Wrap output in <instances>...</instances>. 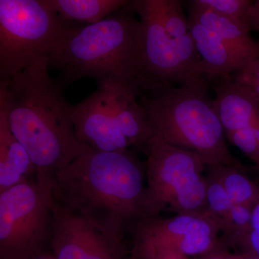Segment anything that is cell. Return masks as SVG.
Returning <instances> with one entry per match:
<instances>
[{
    "mask_svg": "<svg viewBox=\"0 0 259 259\" xmlns=\"http://www.w3.org/2000/svg\"><path fill=\"white\" fill-rule=\"evenodd\" d=\"M187 20L191 36L200 58L201 74L206 79L210 81L232 74L249 63L192 17H187Z\"/></svg>",
    "mask_w": 259,
    "mask_h": 259,
    "instance_id": "4fadbf2b",
    "label": "cell"
},
{
    "mask_svg": "<svg viewBox=\"0 0 259 259\" xmlns=\"http://www.w3.org/2000/svg\"><path fill=\"white\" fill-rule=\"evenodd\" d=\"M90 96L71 105L76 135L83 144L98 151L146 149L153 131L132 83L118 79L97 82Z\"/></svg>",
    "mask_w": 259,
    "mask_h": 259,
    "instance_id": "5b68a950",
    "label": "cell"
},
{
    "mask_svg": "<svg viewBox=\"0 0 259 259\" xmlns=\"http://www.w3.org/2000/svg\"><path fill=\"white\" fill-rule=\"evenodd\" d=\"M208 81L194 78L180 86L142 93L140 102L153 136L195 153L206 166L223 164L242 170L228 149L224 129L208 97Z\"/></svg>",
    "mask_w": 259,
    "mask_h": 259,
    "instance_id": "277c9868",
    "label": "cell"
},
{
    "mask_svg": "<svg viewBox=\"0 0 259 259\" xmlns=\"http://www.w3.org/2000/svg\"><path fill=\"white\" fill-rule=\"evenodd\" d=\"M193 259H235V253H232L228 250V247L222 241L221 244L218 245L212 251L202 256L197 257Z\"/></svg>",
    "mask_w": 259,
    "mask_h": 259,
    "instance_id": "603a6c76",
    "label": "cell"
},
{
    "mask_svg": "<svg viewBox=\"0 0 259 259\" xmlns=\"http://www.w3.org/2000/svg\"><path fill=\"white\" fill-rule=\"evenodd\" d=\"M256 166H257V168H258V171H259V162H258V163H257Z\"/></svg>",
    "mask_w": 259,
    "mask_h": 259,
    "instance_id": "83f0119b",
    "label": "cell"
},
{
    "mask_svg": "<svg viewBox=\"0 0 259 259\" xmlns=\"http://www.w3.org/2000/svg\"><path fill=\"white\" fill-rule=\"evenodd\" d=\"M129 231L133 234L131 259H149L161 250H175L189 258H197L222 243L220 227L208 213L143 217Z\"/></svg>",
    "mask_w": 259,
    "mask_h": 259,
    "instance_id": "30bf717a",
    "label": "cell"
},
{
    "mask_svg": "<svg viewBox=\"0 0 259 259\" xmlns=\"http://www.w3.org/2000/svg\"><path fill=\"white\" fill-rule=\"evenodd\" d=\"M197 3L238 19L250 28L249 15L253 0H195Z\"/></svg>",
    "mask_w": 259,
    "mask_h": 259,
    "instance_id": "ffe728a7",
    "label": "cell"
},
{
    "mask_svg": "<svg viewBox=\"0 0 259 259\" xmlns=\"http://www.w3.org/2000/svg\"><path fill=\"white\" fill-rule=\"evenodd\" d=\"M29 259H55L51 251H45Z\"/></svg>",
    "mask_w": 259,
    "mask_h": 259,
    "instance_id": "484cf974",
    "label": "cell"
},
{
    "mask_svg": "<svg viewBox=\"0 0 259 259\" xmlns=\"http://www.w3.org/2000/svg\"><path fill=\"white\" fill-rule=\"evenodd\" d=\"M236 248L238 253L259 256V200L253 206L249 229Z\"/></svg>",
    "mask_w": 259,
    "mask_h": 259,
    "instance_id": "44dd1931",
    "label": "cell"
},
{
    "mask_svg": "<svg viewBox=\"0 0 259 259\" xmlns=\"http://www.w3.org/2000/svg\"><path fill=\"white\" fill-rule=\"evenodd\" d=\"M213 106L225 134L248 127L259 117V99L248 88L236 82L231 74L215 78Z\"/></svg>",
    "mask_w": 259,
    "mask_h": 259,
    "instance_id": "7c38bea8",
    "label": "cell"
},
{
    "mask_svg": "<svg viewBox=\"0 0 259 259\" xmlns=\"http://www.w3.org/2000/svg\"><path fill=\"white\" fill-rule=\"evenodd\" d=\"M35 177V168L25 148L10 128L0 108V193Z\"/></svg>",
    "mask_w": 259,
    "mask_h": 259,
    "instance_id": "9a60e30c",
    "label": "cell"
},
{
    "mask_svg": "<svg viewBox=\"0 0 259 259\" xmlns=\"http://www.w3.org/2000/svg\"><path fill=\"white\" fill-rule=\"evenodd\" d=\"M145 162L147 185L143 217L207 214L206 164L198 155L168 144L154 135L148 141Z\"/></svg>",
    "mask_w": 259,
    "mask_h": 259,
    "instance_id": "8992f818",
    "label": "cell"
},
{
    "mask_svg": "<svg viewBox=\"0 0 259 259\" xmlns=\"http://www.w3.org/2000/svg\"><path fill=\"white\" fill-rule=\"evenodd\" d=\"M149 259H193V258H189L175 250H161L153 253Z\"/></svg>",
    "mask_w": 259,
    "mask_h": 259,
    "instance_id": "d4e9b609",
    "label": "cell"
},
{
    "mask_svg": "<svg viewBox=\"0 0 259 259\" xmlns=\"http://www.w3.org/2000/svg\"><path fill=\"white\" fill-rule=\"evenodd\" d=\"M145 162L131 149L89 148L56 176L54 201L81 214L104 231L123 239L143 216Z\"/></svg>",
    "mask_w": 259,
    "mask_h": 259,
    "instance_id": "7a4b0ae2",
    "label": "cell"
},
{
    "mask_svg": "<svg viewBox=\"0 0 259 259\" xmlns=\"http://www.w3.org/2000/svg\"><path fill=\"white\" fill-rule=\"evenodd\" d=\"M252 206L233 204L228 219L221 228V240L228 248H236L250 228Z\"/></svg>",
    "mask_w": 259,
    "mask_h": 259,
    "instance_id": "d6986e66",
    "label": "cell"
},
{
    "mask_svg": "<svg viewBox=\"0 0 259 259\" xmlns=\"http://www.w3.org/2000/svg\"><path fill=\"white\" fill-rule=\"evenodd\" d=\"M232 79L250 90L259 99V58L231 74Z\"/></svg>",
    "mask_w": 259,
    "mask_h": 259,
    "instance_id": "7402d4cb",
    "label": "cell"
},
{
    "mask_svg": "<svg viewBox=\"0 0 259 259\" xmlns=\"http://www.w3.org/2000/svg\"><path fill=\"white\" fill-rule=\"evenodd\" d=\"M51 251L55 259H131L123 239L55 202Z\"/></svg>",
    "mask_w": 259,
    "mask_h": 259,
    "instance_id": "8fae6325",
    "label": "cell"
},
{
    "mask_svg": "<svg viewBox=\"0 0 259 259\" xmlns=\"http://www.w3.org/2000/svg\"><path fill=\"white\" fill-rule=\"evenodd\" d=\"M47 58L62 87L93 78L97 82L122 80L141 91V25L125 8L95 23L71 22Z\"/></svg>",
    "mask_w": 259,
    "mask_h": 259,
    "instance_id": "3957f363",
    "label": "cell"
},
{
    "mask_svg": "<svg viewBox=\"0 0 259 259\" xmlns=\"http://www.w3.org/2000/svg\"><path fill=\"white\" fill-rule=\"evenodd\" d=\"M235 259H259V256L248 253H235Z\"/></svg>",
    "mask_w": 259,
    "mask_h": 259,
    "instance_id": "4316f807",
    "label": "cell"
},
{
    "mask_svg": "<svg viewBox=\"0 0 259 259\" xmlns=\"http://www.w3.org/2000/svg\"><path fill=\"white\" fill-rule=\"evenodd\" d=\"M71 23L51 0H0V81L47 57Z\"/></svg>",
    "mask_w": 259,
    "mask_h": 259,
    "instance_id": "52a82bcc",
    "label": "cell"
},
{
    "mask_svg": "<svg viewBox=\"0 0 259 259\" xmlns=\"http://www.w3.org/2000/svg\"><path fill=\"white\" fill-rule=\"evenodd\" d=\"M215 172L225 190L235 204L253 206L259 200V186L236 167L208 165Z\"/></svg>",
    "mask_w": 259,
    "mask_h": 259,
    "instance_id": "e0dca14e",
    "label": "cell"
},
{
    "mask_svg": "<svg viewBox=\"0 0 259 259\" xmlns=\"http://www.w3.org/2000/svg\"><path fill=\"white\" fill-rule=\"evenodd\" d=\"M125 8L139 16L141 25L143 93L203 77L195 47L177 41L169 35L155 0H130Z\"/></svg>",
    "mask_w": 259,
    "mask_h": 259,
    "instance_id": "9c48e42d",
    "label": "cell"
},
{
    "mask_svg": "<svg viewBox=\"0 0 259 259\" xmlns=\"http://www.w3.org/2000/svg\"><path fill=\"white\" fill-rule=\"evenodd\" d=\"M50 70L42 56L0 81V108L33 162L35 180L52 189L58 174L90 148L78 138L71 105Z\"/></svg>",
    "mask_w": 259,
    "mask_h": 259,
    "instance_id": "6da1fadb",
    "label": "cell"
},
{
    "mask_svg": "<svg viewBox=\"0 0 259 259\" xmlns=\"http://www.w3.org/2000/svg\"><path fill=\"white\" fill-rule=\"evenodd\" d=\"M250 30L259 32V0H253L249 15Z\"/></svg>",
    "mask_w": 259,
    "mask_h": 259,
    "instance_id": "cb8c5ba5",
    "label": "cell"
},
{
    "mask_svg": "<svg viewBox=\"0 0 259 259\" xmlns=\"http://www.w3.org/2000/svg\"><path fill=\"white\" fill-rule=\"evenodd\" d=\"M188 16L214 32L248 62L258 59L259 42L250 36V29L238 19L201 5L195 0H190Z\"/></svg>",
    "mask_w": 259,
    "mask_h": 259,
    "instance_id": "5bb4252c",
    "label": "cell"
},
{
    "mask_svg": "<svg viewBox=\"0 0 259 259\" xmlns=\"http://www.w3.org/2000/svg\"><path fill=\"white\" fill-rule=\"evenodd\" d=\"M206 179L207 213L218 223L221 230L234 204L232 202L215 172L209 166H206Z\"/></svg>",
    "mask_w": 259,
    "mask_h": 259,
    "instance_id": "ac0fdd59",
    "label": "cell"
},
{
    "mask_svg": "<svg viewBox=\"0 0 259 259\" xmlns=\"http://www.w3.org/2000/svg\"><path fill=\"white\" fill-rule=\"evenodd\" d=\"M130 0H51L64 20L80 23L100 21L120 11Z\"/></svg>",
    "mask_w": 259,
    "mask_h": 259,
    "instance_id": "2e32d148",
    "label": "cell"
},
{
    "mask_svg": "<svg viewBox=\"0 0 259 259\" xmlns=\"http://www.w3.org/2000/svg\"><path fill=\"white\" fill-rule=\"evenodd\" d=\"M52 189L35 177L0 193V259H29L51 251Z\"/></svg>",
    "mask_w": 259,
    "mask_h": 259,
    "instance_id": "ba28073f",
    "label": "cell"
}]
</instances>
